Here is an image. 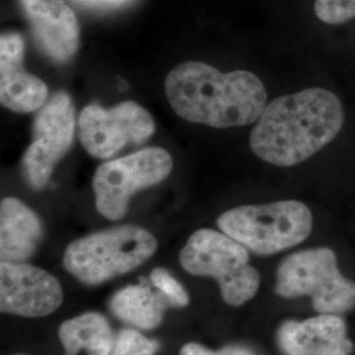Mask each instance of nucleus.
Masks as SVG:
<instances>
[{
	"mask_svg": "<svg viewBox=\"0 0 355 355\" xmlns=\"http://www.w3.org/2000/svg\"><path fill=\"white\" fill-rule=\"evenodd\" d=\"M165 92L179 117L218 129L253 124L267 105L266 87L253 73H221L196 61L174 67L166 76Z\"/></svg>",
	"mask_w": 355,
	"mask_h": 355,
	"instance_id": "obj_2",
	"label": "nucleus"
},
{
	"mask_svg": "<svg viewBox=\"0 0 355 355\" xmlns=\"http://www.w3.org/2000/svg\"><path fill=\"white\" fill-rule=\"evenodd\" d=\"M64 302L62 286L51 272L26 262L0 263V309L21 318H44Z\"/></svg>",
	"mask_w": 355,
	"mask_h": 355,
	"instance_id": "obj_10",
	"label": "nucleus"
},
{
	"mask_svg": "<svg viewBox=\"0 0 355 355\" xmlns=\"http://www.w3.org/2000/svg\"><path fill=\"white\" fill-rule=\"evenodd\" d=\"M345 121L329 89H306L268 103L250 135L254 154L271 165L302 164L337 137Z\"/></svg>",
	"mask_w": 355,
	"mask_h": 355,
	"instance_id": "obj_1",
	"label": "nucleus"
},
{
	"mask_svg": "<svg viewBox=\"0 0 355 355\" xmlns=\"http://www.w3.org/2000/svg\"><path fill=\"white\" fill-rule=\"evenodd\" d=\"M155 132L152 114L132 101L110 110L98 104L86 105L78 119V136L91 157L107 159L129 144L141 145Z\"/></svg>",
	"mask_w": 355,
	"mask_h": 355,
	"instance_id": "obj_9",
	"label": "nucleus"
},
{
	"mask_svg": "<svg viewBox=\"0 0 355 355\" xmlns=\"http://www.w3.org/2000/svg\"><path fill=\"white\" fill-rule=\"evenodd\" d=\"M221 232L249 252L272 255L305 241L313 228L311 209L297 200L232 208L217 218Z\"/></svg>",
	"mask_w": 355,
	"mask_h": 355,
	"instance_id": "obj_4",
	"label": "nucleus"
},
{
	"mask_svg": "<svg viewBox=\"0 0 355 355\" xmlns=\"http://www.w3.org/2000/svg\"><path fill=\"white\" fill-rule=\"evenodd\" d=\"M76 105L64 91H57L38 110L33 123V141L21 159L26 184L32 190H42L51 174L74 142Z\"/></svg>",
	"mask_w": 355,
	"mask_h": 355,
	"instance_id": "obj_8",
	"label": "nucleus"
},
{
	"mask_svg": "<svg viewBox=\"0 0 355 355\" xmlns=\"http://www.w3.org/2000/svg\"><path fill=\"white\" fill-rule=\"evenodd\" d=\"M158 350V341L145 337L137 330L123 329L116 334L110 355H155Z\"/></svg>",
	"mask_w": 355,
	"mask_h": 355,
	"instance_id": "obj_17",
	"label": "nucleus"
},
{
	"mask_svg": "<svg viewBox=\"0 0 355 355\" xmlns=\"http://www.w3.org/2000/svg\"><path fill=\"white\" fill-rule=\"evenodd\" d=\"M24 38L17 33L0 37V103L4 108L29 114L48 102V86L24 69Z\"/></svg>",
	"mask_w": 355,
	"mask_h": 355,
	"instance_id": "obj_12",
	"label": "nucleus"
},
{
	"mask_svg": "<svg viewBox=\"0 0 355 355\" xmlns=\"http://www.w3.org/2000/svg\"><path fill=\"white\" fill-rule=\"evenodd\" d=\"M44 229L38 216L16 198L0 204V258L1 262H26L42 241Z\"/></svg>",
	"mask_w": 355,
	"mask_h": 355,
	"instance_id": "obj_14",
	"label": "nucleus"
},
{
	"mask_svg": "<svg viewBox=\"0 0 355 355\" xmlns=\"http://www.w3.org/2000/svg\"><path fill=\"white\" fill-rule=\"evenodd\" d=\"M275 293L284 299L308 296L318 313L341 315L355 308V282L343 277L329 248L286 257L277 271Z\"/></svg>",
	"mask_w": 355,
	"mask_h": 355,
	"instance_id": "obj_6",
	"label": "nucleus"
},
{
	"mask_svg": "<svg viewBox=\"0 0 355 355\" xmlns=\"http://www.w3.org/2000/svg\"><path fill=\"white\" fill-rule=\"evenodd\" d=\"M315 13L327 24H343L354 19L355 0H316Z\"/></svg>",
	"mask_w": 355,
	"mask_h": 355,
	"instance_id": "obj_19",
	"label": "nucleus"
},
{
	"mask_svg": "<svg viewBox=\"0 0 355 355\" xmlns=\"http://www.w3.org/2000/svg\"><path fill=\"white\" fill-rule=\"evenodd\" d=\"M149 282L165 295L173 308H183L190 304V296L186 288L166 268L158 267L153 270Z\"/></svg>",
	"mask_w": 355,
	"mask_h": 355,
	"instance_id": "obj_18",
	"label": "nucleus"
},
{
	"mask_svg": "<svg viewBox=\"0 0 355 355\" xmlns=\"http://www.w3.org/2000/svg\"><path fill=\"white\" fill-rule=\"evenodd\" d=\"M173 165V158L165 149L146 148L99 166L92 178L98 212L111 221L123 218L130 198L165 180Z\"/></svg>",
	"mask_w": 355,
	"mask_h": 355,
	"instance_id": "obj_7",
	"label": "nucleus"
},
{
	"mask_svg": "<svg viewBox=\"0 0 355 355\" xmlns=\"http://www.w3.org/2000/svg\"><path fill=\"white\" fill-rule=\"evenodd\" d=\"M180 355H257L248 346L232 345L220 350H209L200 343H190L180 349Z\"/></svg>",
	"mask_w": 355,
	"mask_h": 355,
	"instance_id": "obj_20",
	"label": "nucleus"
},
{
	"mask_svg": "<svg viewBox=\"0 0 355 355\" xmlns=\"http://www.w3.org/2000/svg\"><path fill=\"white\" fill-rule=\"evenodd\" d=\"M167 308L173 306L165 295L144 278L139 284L127 286L116 292L110 302L114 318L141 330L158 328Z\"/></svg>",
	"mask_w": 355,
	"mask_h": 355,
	"instance_id": "obj_15",
	"label": "nucleus"
},
{
	"mask_svg": "<svg viewBox=\"0 0 355 355\" xmlns=\"http://www.w3.org/2000/svg\"><path fill=\"white\" fill-rule=\"evenodd\" d=\"M36 44L51 60L69 62L79 49L80 26L64 0H17Z\"/></svg>",
	"mask_w": 355,
	"mask_h": 355,
	"instance_id": "obj_11",
	"label": "nucleus"
},
{
	"mask_svg": "<svg viewBox=\"0 0 355 355\" xmlns=\"http://www.w3.org/2000/svg\"><path fill=\"white\" fill-rule=\"evenodd\" d=\"M58 337L66 355H110L116 336L103 315L86 312L62 322Z\"/></svg>",
	"mask_w": 355,
	"mask_h": 355,
	"instance_id": "obj_16",
	"label": "nucleus"
},
{
	"mask_svg": "<svg viewBox=\"0 0 355 355\" xmlns=\"http://www.w3.org/2000/svg\"><path fill=\"white\" fill-rule=\"evenodd\" d=\"M13 355H28V354H23V353H20V354H13Z\"/></svg>",
	"mask_w": 355,
	"mask_h": 355,
	"instance_id": "obj_21",
	"label": "nucleus"
},
{
	"mask_svg": "<svg viewBox=\"0 0 355 355\" xmlns=\"http://www.w3.org/2000/svg\"><path fill=\"white\" fill-rule=\"evenodd\" d=\"M277 340L284 355H352L354 350L345 320L330 313L303 321H284Z\"/></svg>",
	"mask_w": 355,
	"mask_h": 355,
	"instance_id": "obj_13",
	"label": "nucleus"
},
{
	"mask_svg": "<svg viewBox=\"0 0 355 355\" xmlns=\"http://www.w3.org/2000/svg\"><path fill=\"white\" fill-rule=\"evenodd\" d=\"M179 262L191 275L216 279L224 302L232 306L250 302L259 290L261 277L250 265L249 250L224 232L205 228L192 233Z\"/></svg>",
	"mask_w": 355,
	"mask_h": 355,
	"instance_id": "obj_5",
	"label": "nucleus"
},
{
	"mask_svg": "<svg viewBox=\"0 0 355 355\" xmlns=\"http://www.w3.org/2000/svg\"><path fill=\"white\" fill-rule=\"evenodd\" d=\"M158 248L152 233L137 225L104 229L71 242L64 266L76 280L98 286L145 263Z\"/></svg>",
	"mask_w": 355,
	"mask_h": 355,
	"instance_id": "obj_3",
	"label": "nucleus"
}]
</instances>
